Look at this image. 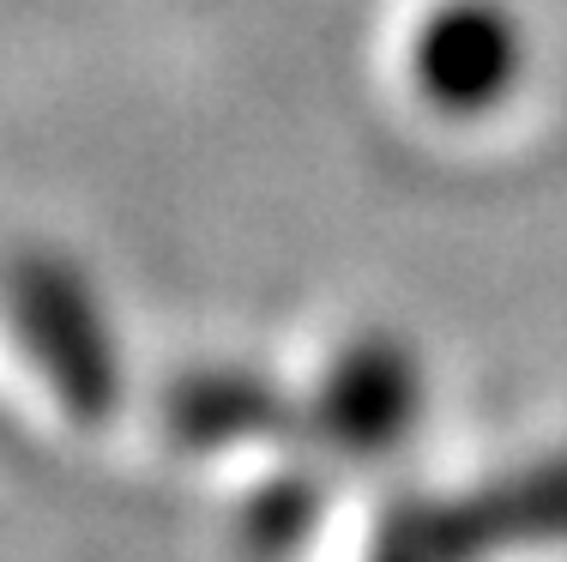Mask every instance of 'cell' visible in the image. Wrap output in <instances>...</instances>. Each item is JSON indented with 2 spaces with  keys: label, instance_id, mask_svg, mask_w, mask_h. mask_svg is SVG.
Instances as JSON below:
<instances>
[{
  "label": "cell",
  "instance_id": "cell-1",
  "mask_svg": "<svg viewBox=\"0 0 567 562\" xmlns=\"http://www.w3.org/2000/svg\"><path fill=\"white\" fill-rule=\"evenodd\" d=\"M519 79V31L495 0H447L416 37V85L447 115H477Z\"/></svg>",
  "mask_w": 567,
  "mask_h": 562
},
{
  "label": "cell",
  "instance_id": "cell-2",
  "mask_svg": "<svg viewBox=\"0 0 567 562\" xmlns=\"http://www.w3.org/2000/svg\"><path fill=\"white\" fill-rule=\"evenodd\" d=\"M549 532H567V466L532 472L495 497L404 520L399 551H386V562H477L502 539H549Z\"/></svg>",
  "mask_w": 567,
  "mask_h": 562
},
{
  "label": "cell",
  "instance_id": "cell-3",
  "mask_svg": "<svg viewBox=\"0 0 567 562\" xmlns=\"http://www.w3.org/2000/svg\"><path fill=\"white\" fill-rule=\"evenodd\" d=\"M416 411V375L399 351H362L339 375V430H350L362 448L399 436Z\"/></svg>",
  "mask_w": 567,
  "mask_h": 562
}]
</instances>
